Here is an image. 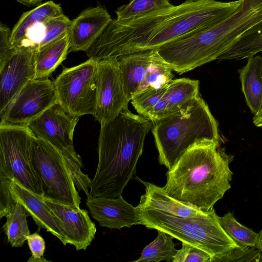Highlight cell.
I'll return each instance as SVG.
<instances>
[{
  "label": "cell",
  "instance_id": "6da1fadb",
  "mask_svg": "<svg viewBox=\"0 0 262 262\" xmlns=\"http://www.w3.org/2000/svg\"><path fill=\"white\" fill-rule=\"evenodd\" d=\"M243 0H186L124 20L112 19L85 52L98 61L158 50L165 44L210 27L232 14Z\"/></svg>",
  "mask_w": 262,
  "mask_h": 262
},
{
  "label": "cell",
  "instance_id": "7a4b0ae2",
  "mask_svg": "<svg viewBox=\"0 0 262 262\" xmlns=\"http://www.w3.org/2000/svg\"><path fill=\"white\" fill-rule=\"evenodd\" d=\"M154 122L123 109L111 121L101 124L98 162L90 182L91 197L117 198L135 174L145 139Z\"/></svg>",
  "mask_w": 262,
  "mask_h": 262
},
{
  "label": "cell",
  "instance_id": "3957f363",
  "mask_svg": "<svg viewBox=\"0 0 262 262\" xmlns=\"http://www.w3.org/2000/svg\"><path fill=\"white\" fill-rule=\"evenodd\" d=\"M221 142L204 141L189 147L168 169L163 189L172 198L210 211L231 188L233 172Z\"/></svg>",
  "mask_w": 262,
  "mask_h": 262
},
{
  "label": "cell",
  "instance_id": "277c9868",
  "mask_svg": "<svg viewBox=\"0 0 262 262\" xmlns=\"http://www.w3.org/2000/svg\"><path fill=\"white\" fill-rule=\"evenodd\" d=\"M151 131L159 163L168 169L194 144L223 141L218 123L200 95L178 112L154 121Z\"/></svg>",
  "mask_w": 262,
  "mask_h": 262
},
{
  "label": "cell",
  "instance_id": "5b68a950",
  "mask_svg": "<svg viewBox=\"0 0 262 262\" xmlns=\"http://www.w3.org/2000/svg\"><path fill=\"white\" fill-rule=\"evenodd\" d=\"M137 207L142 225L201 249L210 255L212 262H220L223 256L239 246L224 230L214 209L200 216L184 218Z\"/></svg>",
  "mask_w": 262,
  "mask_h": 262
},
{
  "label": "cell",
  "instance_id": "8992f818",
  "mask_svg": "<svg viewBox=\"0 0 262 262\" xmlns=\"http://www.w3.org/2000/svg\"><path fill=\"white\" fill-rule=\"evenodd\" d=\"M79 118L68 113L57 103L27 127L35 137L49 142L62 153L76 188L79 191L83 190L89 198L91 180L82 172V160L73 144L74 132Z\"/></svg>",
  "mask_w": 262,
  "mask_h": 262
},
{
  "label": "cell",
  "instance_id": "52a82bcc",
  "mask_svg": "<svg viewBox=\"0 0 262 262\" xmlns=\"http://www.w3.org/2000/svg\"><path fill=\"white\" fill-rule=\"evenodd\" d=\"M31 158L41 183L42 196L79 209L81 199L62 153L33 135Z\"/></svg>",
  "mask_w": 262,
  "mask_h": 262
},
{
  "label": "cell",
  "instance_id": "ba28073f",
  "mask_svg": "<svg viewBox=\"0 0 262 262\" xmlns=\"http://www.w3.org/2000/svg\"><path fill=\"white\" fill-rule=\"evenodd\" d=\"M33 136L28 127L0 126V176L14 178L29 190L42 195L41 183L31 158Z\"/></svg>",
  "mask_w": 262,
  "mask_h": 262
},
{
  "label": "cell",
  "instance_id": "9c48e42d",
  "mask_svg": "<svg viewBox=\"0 0 262 262\" xmlns=\"http://www.w3.org/2000/svg\"><path fill=\"white\" fill-rule=\"evenodd\" d=\"M98 61L89 58L64 68L54 80L58 103L69 114L78 117L94 114L96 102Z\"/></svg>",
  "mask_w": 262,
  "mask_h": 262
},
{
  "label": "cell",
  "instance_id": "30bf717a",
  "mask_svg": "<svg viewBox=\"0 0 262 262\" xmlns=\"http://www.w3.org/2000/svg\"><path fill=\"white\" fill-rule=\"evenodd\" d=\"M199 95V80L181 78L159 89H146L130 101L138 114L154 122L178 112Z\"/></svg>",
  "mask_w": 262,
  "mask_h": 262
},
{
  "label": "cell",
  "instance_id": "8fae6325",
  "mask_svg": "<svg viewBox=\"0 0 262 262\" xmlns=\"http://www.w3.org/2000/svg\"><path fill=\"white\" fill-rule=\"evenodd\" d=\"M127 98H132L148 88L159 89L173 79V70L161 57L157 50H148L118 58Z\"/></svg>",
  "mask_w": 262,
  "mask_h": 262
},
{
  "label": "cell",
  "instance_id": "7c38bea8",
  "mask_svg": "<svg viewBox=\"0 0 262 262\" xmlns=\"http://www.w3.org/2000/svg\"><path fill=\"white\" fill-rule=\"evenodd\" d=\"M58 103L53 81L28 82L0 114V126L27 127L48 108Z\"/></svg>",
  "mask_w": 262,
  "mask_h": 262
},
{
  "label": "cell",
  "instance_id": "4fadbf2b",
  "mask_svg": "<svg viewBox=\"0 0 262 262\" xmlns=\"http://www.w3.org/2000/svg\"><path fill=\"white\" fill-rule=\"evenodd\" d=\"M130 100L126 95L118 59L98 61L96 77V102L93 116L100 123L116 117Z\"/></svg>",
  "mask_w": 262,
  "mask_h": 262
},
{
  "label": "cell",
  "instance_id": "5bb4252c",
  "mask_svg": "<svg viewBox=\"0 0 262 262\" xmlns=\"http://www.w3.org/2000/svg\"><path fill=\"white\" fill-rule=\"evenodd\" d=\"M35 49L29 47L16 49L0 66V114L35 75Z\"/></svg>",
  "mask_w": 262,
  "mask_h": 262
},
{
  "label": "cell",
  "instance_id": "9a60e30c",
  "mask_svg": "<svg viewBox=\"0 0 262 262\" xmlns=\"http://www.w3.org/2000/svg\"><path fill=\"white\" fill-rule=\"evenodd\" d=\"M42 202L62 223L67 244L77 251L85 250L95 238L96 228L85 209H78L39 195Z\"/></svg>",
  "mask_w": 262,
  "mask_h": 262
},
{
  "label": "cell",
  "instance_id": "2e32d148",
  "mask_svg": "<svg viewBox=\"0 0 262 262\" xmlns=\"http://www.w3.org/2000/svg\"><path fill=\"white\" fill-rule=\"evenodd\" d=\"M86 204L92 216L101 227L120 230L142 225L139 210L124 200L117 198L90 197Z\"/></svg>",
  "mask_w": 262,
  "mask_h": 262
},
{
  "label": "cell",
  "instance_id": "e0dca14e",
  "mask_svg": "<svg viewBox=\"0 0 262 262\" xmlns=\"http://www.w3.org/2000/svg\"><path fill=\"white\" fill-rule=\"evenodd\" d=\"M112 20L108 11L101 5L83 10L71 20L69 30L70 52H86L102 34Z\"/></svg>",
  "mask_w": 262,
  "mask_h": 262
},
{
  "label": "cell",
  "instance_id": "ac0fdd59",
  "mask_svg": "<svg viewBox=\"0 0 262 262\" xmlns=\"http://www.w3.org/2000/svg\"><path fill=\"white\" fill-rule=\"evenodd\" d=\"M9 190L14 201L19 202L25 208L39 229H45L58 238L64 245L65 233L62 222L42 202L39 195L20 184L16 179L9 181Z\"/></svg>",
  "mask_w": 262,
  "mask_h": 262
},
{
  "label": "cell",
  "instance_id": "d6986e66",
  "mask_svg": "<svg viewBox=\"0 0 262 262\" xmlns=\"http://www.w3.org/2000/svg\"><path fill=\"white\" fill-rule=\"evenodd\" d=\"M145 188V193L141 196L139 207L159 210L170 215L184 218H190L204 215L207 212L169 195L163 189L154 184L144 182L138 178Z\"/></svg>",
  "mask_w": 262,
  "mask_h": 262
},
{
  "label": "cell",
  "instance_id": "ffe728a7",
  "mask_svg": "<svg viewBox=\"0 0 262 262\" xmlns=\"http://www.w3.org/2000/svg\"><path fill=\"white\" fill-rule=\"evenodd\" d=\"M69 31L34 51V79H47L61 64L70 52Z\"/></svg>",
  "mask_w": 262,
  "mask_h": 262
},
{
  "label": "cell",
  "instance_id": "44dd1931",
  "mask_svg": "<svg viewBox=\"0 0 262 262\" xmlns=\"http://www.w3.org/2000/svg\"><path fill=\"white\" fill-rule=\"evenodd\" d=\"M238 72L247 104L255 115L262 103V56L249 58L246 66Z\"/></svg>",
  "mask_w": 262,
  "mask_h": 262
},
{
  "label": "cell",
  "instance_id": "7402d4cb",
  "mask_svg": "<svg viewBox=\"0 0 262 262\" xmlns=\"http://www.w3.org/2000/svg\"><path fill=\"white\" fill-rule=\"evenodd\" d=\"M62 14L60 5L52 1L40 4L34 9L24 12L11 30L10 45L15 49L22 47L26 32L31 26L38 21Z\"/></svg>",
  "mask_w": 262,
  "mask_h": 262
},
{
  "label": "cell",
  "instance_id": "603a6c76",
  "mask_svg": "<svg viewBox=\"0 0 262 262\" xmlns=\"http://www.w3.org/2000/svg\"><path fill=\"white\" fill-rule=\"evenodd\" d=\"M262 51V20L243 34L217 59L250 58Z\"/></svg>",
  "mask_w": 262,
  "mask_h": 262
},
{
  "label": "cell",
  "instance_id": "cb8c5ba5",
  "mask_svg": "<svg viewBox=\"0 0 262 262\" xmlns=\"http://www.w3.org/2000/svg\"><path fill=\"white\" fill-rule=\"evenodd\" d=\"M27 216L25 207L19 202L15 201L5 216L7 220L2 229L12 247H21L30 234Z\"/></svg>",
  "mask_w": 262,
  "mask_h": 262
},
{
  "label": "cell",
  "instance_id": "d4e9b609",
  "mask_svg": "<svg viewBox=\"0 0 262 262\" xmlns=\"http://www.w3.org/2000/svg\"><path fill=\"white\" fill-rule=\"evenodd\" d=\"M157 231L156 238L143 249L140 257L134 262H172L178 251L173 242L174 238L163 231Z\"/></svg>",
  "mask_w": 262,
  "mask_h": 262
},
{
  "label": "cell",
  "instance_id": "484cf974",
  "mask_svg": "<svg viewBox=\"0 0 262 262\" xmlns=\"http://www.w3.org/2000/svg\"><path fill=\"white\" fill-rule=\"evenodd\" d=\"M219 220L225 232L238 245L256 248L258 234L238 222L231 212L219 216Z\"/></svg>",
  "mask_w": 262,
  "mask_h": 262
},
{
  "label": "cell",
  "instance_id": "4316f807",
  "mask_svg": "<svg viewBox=\"0 0 262 262\" xmlns=\"http://www.w3.org/2000/svg\"><path fill=\"white\" fill-rule=\"evenodd\" d=\"M172 5L170 0H132L116 10V19L119 21L127 20Z\"/></svg>",
  "mask_w": 262,
  "mask_h": 262
},
{
  "label": "cell",
  "instance_id": "83f0119b",
  "mask_svg": "<svg viewBox=\"0 0 262 262\" xmlns=\"http://www.w3.org/2000/svg\"><path fill=\"white\" fill-rule=\"evenodd\" d=\"M212 262L210 255L206 252L192 245L182 243L172 262Z\"/></svg>",
  "mask_w": 262,
  "mask_h": 262
},
{
  "label": "cell",
  "instance_id": "f1b7e54d",
  "mask_svg": "<svg viewBox=\"0 0 262 262\" xmlns=\"http://www.w3.org/2000/svg\"><path fill=\"white\" fill-rule=\"evenodd\" d=\"M255 247L239 246L223 256L220 262L262 261V255Z\"/></svg>",
  "mask_w": 262,
  "mask_h": 262
},
{
  "label": "cell",
  "instance_id": "f546056e",
  "mask_svg": "<svg viewBox=\"0 0 262 262\" xmlns=\"http://www.w3.org/2000/svg\"><path fill=\"white\" fill-rule=\"evenodd\" d=\"M28 245L31 252V256L27 262H49L45 259L43 254L46 249V243L43 238L35 232L30 234L27 239Z\"/></svg>",
  "mask_w": 262,
  "mask_h": 262
},
{
  "label": "cell",
  "instance_id": "4dcf8cb0",
  "mask_svg": "<svg viewBox=\"0 0 262 262\" xmlns=\"http://www.w3.org/2000/svg\"><path fill=\"white\" fill-rule=\"evenodd\" d=\"M11 31L5 24L0 25V66L4 64L15 52L16 49L11 47L10 37Z\"/></svg>",
  "mask_w": 262,
  "mask_h": 262
},
{
  "label": "cell",
  "instance_id": "1f68e13d",
  "mask_svg": "<svg viewBox=\"0 0 262 262\" xmlns=\"http://www.w3.org/2000/svg\"><path fill=\"white\" fill-rule=\"evenodd\" d=\"M253 122L256 126L262 127V106L258 113L254 116Z\"/></svg>",
  "mask_w": 262,
  "mask_h": 262
},
{
  "label": "cell",
  "instance_id": "d6a6232c",
  "mask_svg": "<svg viewBox=\"0 0 262 262\" xmlns=\"http://www.w3.org/2000/svg\"><path fill=\"white\" fill-rule=\"evenodd\" d=\"M21 4L28 7H31L40 4L42 0H17Z\"/></svg>",
  "mask_w": 262,
  "mask_h": 262
},
{
  "label": "cell",
  "instance_id": "836d02e7",
  "mask_svg": "<svg viewBox=\"0 0 262 262\" xmlns=\"http://www.w3.org/2000/svg\"><path fill=\"white\" fill-rule=\"evenodd\" d=\"M258 234V235L256 245V248H257L260 251L262 255V228Z\"/></svg>",
  "mask_w": 262,
  "mask_h": 262
},
{
  "label": "cell",
  "instance_id": "e575fe53",
  "mask_svg": "<svg viewBox=\"0 0 262 262\" xmlns=\"http://www.w3.org/2000/svg\"><path fill=\"white\" fill-rule=\"evenodd\" d=\"M261 106H262V103H261V106H260V107H261Z\"/></svg>",
  "mask_w": 262,
  "mask_h": 262
}]
</instances>
